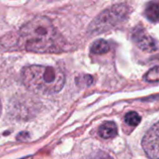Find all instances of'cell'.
I'll use <instances>...</instances> for the list:
<instances>
[{
	"instance_id": "obj_12",
	"label": "cell",
	"mask_w": 159,
	"mask_h": 159,
	"mask_svg": "<svg viewBox=\"0 0 159 159\" xmlns=\"http://www.w3.org/2000/svg\"><path fill=\"white\" fill-rule=\"evenodd\" d=\"M1 110H2V105H1V102H0V115H1Z\"/></svg>"
},
{
	"instance_id": "obj_6",
	"label": "cell",
	"mask_w": 159,
	"mask_h": 159,
	"mask_svg": "<svg viewBox=\"0 0 159 159\" xmlns=\"http://www.w3.org/2000/svg\"><path fill=\"white\" fill-rule=\"evenodd\" d=\"M98 134L103 139H111L115 137L117 135V127L115 123L112 121L103 123L98 129Z\"/></svg>"
},
{
	"instance_id": "obj_3",
	"label": "cell",
	"mask_w": 159,
	"mask_h": 159,
	"mask_svg": "<svg viewBox=\"0 0 159 159\" xmlns=\"http://www.w3.org/2000/svg\"><path fill=\"white\" fill-rule=\"evenodd\" d=\"M127 14L126 5H115L101 12L90 24L89 31L92 34H99L112 29L121 22Z\"/></svg>"
},
{
	"instance_id": "obj_11",
	"label": "cell",
	"mask_w": 159,
	"mask_h": 159,
	"mask_svg": "<svg viewBox=\"0 0 159 159\" xmlns=\"http://www.w3.org/2000/svg\"><path fill=\"white\" fill-rule=\"evenodd\" d=\"M89 159H112L109 156H107L106 154H104V153H102V152H99V153H97V154H96V155H94V156H92Z\"/></svg>"
},
{
	"instance_id": "obj_2",
	"label": "cell",
	"mask_w": 159,
	"mask_h": 159,
	"mask_svg": "<svg viewBox=\"0 0 159 159\" xmlns=\"http://www.w3.org/2000/svg\"><path fill=\"white\" fill-rule=\"evenodd\" d=\"M22 80L31 91L51 95L64 88L66 76L57 67L44 65H30L22 69Z\"/></svg>"
},
{
	"instance_id": "obj_9",
	"label": "cell",
	"mask_w": 159,
	"mask_h": 159,
	"mask_svg": "<svg viewBox=\"0 0 159 159\" xmlns=\"http://www.w3.org/2000/svg\"><path fill=\"white\" fill-rule=\"evenodd\" d=\"M125 121L127 125L132 126V127H136L141 122V116L136 112H129L126 115Z\"/></svg>"
},
{
	"instance_id": "obj_8",
	"label": "cell",
	"mask_w": 159,
	"mask_h": 159,
	"mask_svg": "<svg viewBox=\"0 0 159 159\" xmlns=\"http://www.w3.org/2000/svg\"><path fill=\"white\" fill-rule=\"evenodd\" d=\"M110 50L109 43L104 39H97L91 47V52L94 54H105Z\"/></svg>"
},
{
	"instance_id": "obj_10",
	"label": "cell",
	"mask_w": 159,
	"mask_h": 159,
	"mask_svg": "<svg viewBox=\"0 0 159 159\" xmlns=\"http://www.w3.org/2000/svg\"><path fill=\"white\" fill-rule=\"evenodd\" d=\"M144 80L150 83L159 81V66H156L150 69L144 75Z\"/></svg>"
},
{
	"instance_id": "obj_5",
	"label": "cell",
	"mask_w": 159,
	"mask_h": 159,
	"mask_svg": "<svg viewBox=\"0 0 159 159\" xmlns=\"http://www.w3.org/2000/svg\"><path fill=\"white\" fill-rule=\"evenodd\" d=\"M132 39L138 48L143 51L153 52L157 48L155 39L150 34L145 33L143 29H135L132 34Z\"/></svg>"
},
{
	"instance_id": "obj_7",
	"label": "cell",
	"mask_w": 159,
	"mask_h": 159,
	"mask_svg": "<svg viewBox=\"0 0 159 159\" xmlns=\"http://www.w3.org/2000/svg\"><path fill=\"white\" fill-rule=\"evenodd\" d=\"M145 16L151 21H157L159 20V5L155 2L147 4L145 8Z\"/></svg>"
},
{
	"instance_id": "obj_4",
	"label": "cell",
	"mask_w": 159,
	"mask_h": 159,
	"mask_svg": "<svg viewBox=\"0 0 159 159\" xmlns=\"http://www.w3.org/2000/svg\"><path fill=\"white\" fill-rule=\"evenodd\" d=\"M142 145L149 158L159 159V121L144 135Z\"/></svg>"
},
{
	"instance_id": "obj_1",
	"label": "cell",
	"mask_w": 159,
	"mask_h": 159,
	"mask_svg": "<svg viewBox=\"0 0 159 159\" xmlns=\"http://www.w3.org/2000/svg\"><path fill=\"white\" fill-rule=\"evenodd\" d=\"M20 44L31 52L58 53L62 50L63 39L49 18L37 16L22 27Z\"/></svg>"
}]
</instances>
